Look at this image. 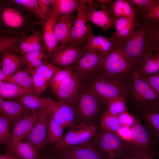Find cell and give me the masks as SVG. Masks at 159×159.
Wrapping results in <instances>:
<instances>
[{"mask_svg":"<svg viewBox=\"0 0 159 159\" xmlns=\"http://www.w3.org/2000/svg\"><path fill=\"white\" fill-rule=\"evenodd\" d=\"M2 18L4 23L12 28L21 27L24 22L22 15L18 11L12 8H7L3 11Z\"/></svg>","mask_w":159,"mask_h":159,"instance_id":"34","label":"cell"},{"mask_svg":"<svg viewBox=\"0 0 159 159\" xmlns=\"http://www.w3.org/2000/svg\"><path fill=\"white\" fill-rule=\"evenodd\" d=\"M38 115L39 111L13 123L11 130V141L9 147L26 138L37 121Z\"/></svg>","mask_w":159,"mask_h":159,"instance_id":"16","label":"cell"},{"mask_svg":"<svg viewBox=\"0 0 159 159\" xmlns=\"http://www.w3.org/2000/svg\"><path fill=\"white\" fill-rule=\"evenodd\" d=\"M116 134L124 143L129 146V149H130L132 140L131 127L121 126Z\"/></svg>","mask_w":159,"mask_h":159,"instance_id":"47","label":"cell"},{"mask_svg":"<svg viewBox=\"0 0 159 159\" xmlns=\"http://www.w3.org/2000/svg\"><path fill=\"white\" fill-rule=\"evenodd\" d=\"M49 115L63 127L64 130L71 128L81 122L76 106L52 100L49 106Z\"/></svg>","mask_w":159,"mask_h":159,"instance_id":"7","label":"cell"},{"mask_svg":"<svg viewBox=\"0 0 159 159\" xmlns=\"http://www.w3.org/2000/svg\"><path fill=\"white\" fill-rule=\"evenodd\" d=\"M82 84L108 103L110 100L131 95L130 76H115L98 70L80 80Z\"/></svg>","mask_w":159,"mask_h":159,"instance_id":"1","label":"cell"},{"mask_svg":"<svg viewBox=\"0 0 159 159\" xmlns=\"http://www.w3.org/2000/svg\"><path fill=\"white\" fill-rule=\"evenodd\" d=\"M76 18L73 14L62 15L56 18L54 31L59 44H64L67 42L72 24Z\"/></svg>","mask_w":159,"mask_h":159,"instance_id":"20","label":"cell"},{"mask_svg":"<svg viewBox=\"0 0 159 159\" xmlns=\"http://www.w3.org/2000/svg\"><path fill=\"white\" fill-rule=\"evenodd\" d=\"M118 43L111 38L91 34L84 44V49L96 52L105 57Z\"/></svg>","mask_w":159,"mask_h":159,"instance_id":"18","label":"cell"},{"mask_svg":"<svg viewBox=\"0 0 159 159\" xmlns=\"http://www.w3.org/2000/svg\"><path fill=\"white\" fill-rule=\"evenodd\" d=\"M0 159H21L11 152H7L0 154Z\"/></svg>","mask_w":159,"mask_h":159,"instance_id":"53","label":"cell"},{"mask_svg":"<svg viewBox=\"0 0 159 159\" xmlns=\"http://www.w3.org/2000/svg\"><path fill=\"white\" fill-rule=\"evenodd\" d=\"M96 1L100 5L102 4H107L110 5L113 0H97Z\"/></svg>","mask_w":159,"mask_h":159,"instance_id":"55","label":"cell"},{"mask_svg":"<svg viewBox=\"0 0 159 159\" xmlns=\"http://www.w3.org/2000/svg\"><path fill=\"white\" fill-rule=\"evenodd\" d=\"M16 43L15 38L2 36L0 38V52L11 51Z\"/></svg>","mask_w":159,"mask_h":159,"instance_id":"48","label":"cell"},{"mask_svg":"<svg viewBox=\"0 0 159 159\" xmlns=\"http://www.w3.org/2000/svg\"><path fill=\"white\" fill-rule=\"evenodd\" d=\"M112 19L116 31L111 38L118 43L127 38L136 27V18L122 17Z\"/></svg>","mask_w":159,"mask_h":159,"instance_id":"21","label":"cell"},{"mask_svg":"<svg viewBox=\"0 0 159 159\" xmlns=\"http://www.w3.org/2000/svg\"><path fill=\"white\" fill-rule=\"evenodd\" d=\"M31 75L34 89L39 93L42 94L48 87L49 83L43 78L37 74L33 69H27Z\"/></svg>","mask_w":159,"mask_h":159,"instance_id":"43","label":"cell"},{"mask_svg":"<svg viewBox=\"0 0 159 159\" xmlns=\"http://www.w3.org/2000/svg\"><path fill=\"white\" fill-rule=\"evenodd\" d=\"M36 93H29L18 98V102L29 110L37 112L48 107L52 100L40 97Z\"/></svg>","mask_w":159,"mask_h":159,"instance_id":"24","label":"cell"},{"mask_svg":"<svg viewBox=\"0 0 159 159\" xmlns=\"http://www.w3.org/2000/svg\"><path fill=\"white\" fill-rule=\"evenodd\" d=\"M21 59L23 63L26 64L29 62L37 59L46 57L45 52L42 49L22 55Z\"/></svg>","mask_w":159,"mask_h":159,"instance_id":"50","label":"cell"},{"mask_svg":"<svg viewBox=\"0 0 159 159\" xmlns=\"http://www.w3.org/2000/svg\"><path fill=\"white\" fill-rule=\"evenodd\" d=\"M118 118L121 126H125L130 127L133 126L138 121L136 118L129 113L127 111L119 115Z\"/></svg>","mask_w":159,"mask_h":159,"instance_id":"49","label":"cell"},{"mask_svg":"<svg viewBox=\"0 0 159 159\" xmlns=\"http://www.w3.org/2000/svg\"><path fill=\"white\" fill-rule=\"evenodd\" d=\"M10 76L6 74L1 69H0V81L4 82V81L7 80Z\"/></svg>","mask_w":159,"mask_h":159,"instance_id":"54","label":"cell"},{"mask_svg":"<svg viewBox=\"0 0 159 159\" xmlns=\"http://www.w3.org/2000/svg\"><path fill=\"white\" fill-rule=\"evenodd\" d=\"M97 127L80 122L67 132L59 145L54 147L61 148L86 143L94 138L96 134Z\"/></svg>","mask_w":159,"mask_h":159,"instance_id":"11","label":"cell"},{"mask_svg":"<svg viewBox=\"0 0 159 159\" xmlns=\"http://www.w3.org/2000/svg\"><path fill=\"white\" fill-rule=\"evenodd\" d=\"M151 151L130 149L127 150L118 159H154Z\"/></svg>","mask_w":159,"mask_h":159,"instance_id":"41","label":"cell"},{"mask_svg":"<svg viewBox=\"0 0 159 159\" xmlns=\"http://www.w3.org/2000/svg\"><path fill=\"white\" fill-rule=\"evenodd\" d=\"M0 114L10 120L13 123L34 112L27 109L18 101L4 100L0 97Z\"/></svg>","mask_w":159,"mask_h":159,"instance_id":"17","label":"cell"},{"mask_svg":"<svg viewBox=\"0 0 159 159\" xmlns=\"http://www.w3.org/2000/svg\"><path fill=\"white\" fill-rule=\"evenodd\" d=\"M74 67L59 70L52 78L50 82V85L53 92L55 94L64 80L72 74Z\"/></svg>","mask_w":159,"mask_h":159,"instance_id":"40","label":"cell"},{"mask_svg":"<svg viewBox=\"0 0 159 159\" xmlns=\"http://www.w3.org/2000/svg\"><path fill=\"white\" fill-rule=\"evenodd\" d=\"M39 95L35 89H27L9 82L0 81V97L7 99L19 98L29 93Z\"/></svg>","mask_w":159,"mask_h":159,"instance_id":"28","label":"cell"},{"mask_svg":"<svg viewBox=\"0 0 159 159\" xmlns=\"http://www.w3.org/2000/svg\"><path fill=\"white\" fill-rule=\"evenodd\" d=\"M131 128L132 140L130 149L151 151L153 143L148 129L138 121Z\"/></svg>","mask_w":159,"mask_h":159,"instance_id":"19","label":"cell"},{"mask_svg":"<svg viewBox=\"0 0 159 159\" xmlns=\"http://www.w3.org/2000/svg\"><path fill=\"white\" fill-rule=\"evenodd\" d=\"M153 155L154 157L159 156V151L157 152L153 153Z\"/></svg>","mask_w":159,"mask_h":159,"instance_id":"56","label":"cell"},{"mask_svg":"<svg viewBox=\"0 0 159 159\" xmlns=\"http://www.w3.org/2000/svg\"><path fill=\"white\" fill-rule=\"evenodd\" d=\"M81 86V81L72 73L58 88L55 93L57 101L74 105Z\"/></svg>","mask_w":159,"mask_h":159,"instance_id":"15","label":"cell"},{"mask_svg":"<svg viewBox=\"0 0 159 159\" xmlns=\"http://www.w3.org/2000/svg\"><path fill=\"white\" fill-rule=\"evenodd\" d=\"M46 57L39 58L32 60L26 64V69H34L47 63Z\"/></svg>","mask_w":159,"mask_h":159,"instance_id":"52","label":"cell"},{"mask_svg":"<svg viewBox=\"0 0 159 159\" xmlns=\"http://www.w3.org/2000/svg\"><path fill=\"white\" fill-rule=\"evenodd\" d=\"M81 2V0H52L51 14L57 18L73 14L77 11Z\"/></svg>","mask_w":159,"mask_h":159,"instance_id":"27","label":"cell"},{"mask_svg":"<svg viewBox=\"0 0 159 159\" xmlns=\"http://www.w3.org/2000/svg\"><path fill=\"white\" fill-rule=\"evenodd\" d=\"M131 95L134 99L147 107L159 100V96L150 84L137 72L130 77Z\"/></svg>","mask_w":159,"mask_h":159,"instance_id":"9","label":"cell"},{"mask_svg":"<svg viewBox=\"0 0 159 159\" xmlns=\"http://www.w3.org/2000/svg\"><path fill=\"white\" fill-rule=\"evenodd\" d=\"M49 121L48 107L39 111L37 121L28 135L24 140L30 143L38 152L47 143Z\"/></svg>","mask_w":159,"mask_h":159,"instance_id":"12","label":"cell"},{"mask_svg":"<svg viewBox=\"0 0 159 159\" xmlns=\"http://www.w3.org/2000/svg\"><path fill=\"white\" fill-rule=\"evenodd\" d=\"M7 81L26 89L35 90L34 87L32 76L25 69H20L16 71L9 76Z\"/></svg>","mask_w":159,"mask_h":159,"instance_id":"33","label":"cell"},{"mask_svg":"<svg viewBox=\"0 0 159 159\" xmlns=\"http://www.w3.org/2000/svg\"><path fill=\"white\" fill-rule=\"evenodd\" d=\"M98 127L91 140L107 159H118L129 149V146L116 133Z\"/></svg>","mask_w":159,"mask_h":159,"instance_id":"5","label":"cell"},{"mask_svg":"<svg viewBox=\"0 0 159 159\" xmlns=\"http://www.w3.org/2000/svg\"><path fill=\"white\" fill-rule=\"evenodd\" d=\"M64 130L62 127L49 115L47 143L54 146L59 145L64 137Z\"/></svg>","mask_w":159,"mask_h":159,"instance_id":"32","label":"cell"},{"mask_svg":"<svg viewBox=\"0 0 159 159\" xmlns=\"http://www.w3.org/2000/svg\"><path fill=\"white\" fill-rule=\"evenodd\" d=\"M57 159H107L93 142L63 148L53 147Z\"/></svg>","mask_w":159,"mask_h":159,"instance_id":"6","label":"cell"},{"mask_svg":"<svg viewBox=\"0 0 159 159\" xmlns=\"http://www.w3.org/2000/svg\"><path fill=\"white\" fill-rule=\"evenodd\" d=\"M50 159L49 158H42V159Z\"/></svg>","mask_w":159,"mask_h":159,"instance_id":"57","label":"cell"},{"mask_svg":"<svg viewBox=\"0 0 159 159\" xmlns=\"http://www.w3.org/2000/svg\"><path fill=\"white\" fill-rule=\"evenodd\" d=\"M13 122L4 116L0 115V143L1 145H10L12 139L11 127Z\"/></svg>","mask_w":159,"mask_h":159,"instance_id":"37","label":"cell"},{"mask_svg":"<svg viewBox=\"0 0 159 159\" xmlns=\"http://www.w3.org/2000/svg\"><path fill=\"white\" fill-rule=\"evenodd\" d=\"M138 67L126 56L118 43L104 57L98 70L112 76H129Z\"/></svg>","mask_w":159,"mask_h":159,"instance_id":"4","label":"cell"},{"mask_svg":"<svg viewBox=\"0 0 159 159\" xmlns=\"http://www.w3.org/2000/svg\"><path fill=\"white\" fill-rule=\"evenodd\" d=\"M106 103L108 104L81 83L74 104L80 114L81 122L98 127L100 116Z\"/></svg>","mask_w":159,"mask_h":159,"instance_id":"2","label":"cell"},{"mask_svg":"<svg viewBox=\"0 0 159 159\" xmlns=\"http://www.w3.org/2000/svg\"><path fill=\"white\" fill-rule=\"evenodd\" d=\"M147 22L148 26V51L152 53L159 52V23Z\"/></svg>","mask_w":159,"mask_h":159,"instance_id":"35","label":"cell"},{"mask_svg":"<svg viewBox=\"0 0 159 159\" xmlns=\"http://www.w3.org/2000/svg\"><path fill=\"white\" fill-rule=\"evenodd\" d=\"M127 99L126 97L120 96L110 100L108 102V107L106 111L117 116L127 111Z\"/></svg>","mask_w":159,"mask_h":159,"instance_id":"38","label":"cell"},{"mask_svg":"<svg viewBox=\"0 0 159 159\" xmlns=\"http://www.w3.org/2000/svg\"><path fill=\"white\" fill-rule=\"evenodd\" d=\"M56 18L54 16L51 14L43 25V39L49 57L59 45L54 31Z\"/></svg>","mask_w":159,"mask_h":159,"instance_id":"23","label":"cell"},{"mask_svg":"<svg viewBox=\"0 0 159 159\" xmlns=\"http://www.w3.org/2000/svg\"><path fill=\"white\" fill-rule=\"evenodd\" d=\"M42 35L41 32H34L25 37L19 44V49L22 55L42 49Z\"/></svg>","mask_w":159,"mask_h":159,"instance_id":"30","label":"cell"},{"mask_svg":"<svg viewBox=\"0 0 159 159\" xmlns=\"http://www.w3.org/2000/svg\"><path fill=\"white\" fill-rule=\"evenodd\" d=\"M1 54V69L6 74L10 76L20 70L23 63L21 58L11 51L3 52Z\"/></svg>","mask_w":159,"mask_h":159,"instance_id":"26","label":"cell"},{"mask_svg":"<svg viewBox=\"0 0 159 159\" xmlns=\"http://www.w3.org/2000/svg\"><path fill=\"white\" fill-rule=\"evenodd\" d=\"M142 77L150 84L159 96V73Z\"/></svg>","mask_w":159,"mask_h":159,"instance_id":"51","label":"cell"},{"mask_svg":"<svg viewBox=\"0 0 159 159\" xmlns=\"http://www.w3.org/2000/svg\"><path fill=\"white\" fill-rule=\"evenodd\" d=\"M136 71L142 76L159 73V52H148L139 64Z\"/></svg>","mask_w":159,"mask_h":159,"instance_id":"25","label":"cell"},{"mask_svg":"<svg viewBox=\"0 0 159 159\" xmlns=\"http://www.w3.org/2000/svg\"><path fill=\"white\" fill-rule=\"evenodd\" d=\"M141 14L144 21L159 23V0L150 9Z\"/></svg>","mask_w":159,"mask_h":159,"instance_id":"46","label":"cell"},{"mask_svg":"<svg viewBox=\"0 0 159 159\" xmlns=\"http://www.w3.org/2000/svg\"><path fill=\"white\" fill-rule=\"evenodd\" d=\"M148 23L143 20L127 38L118 43L126 56L138 66L148 52Z\"/></svg>","mask_w":159,"mask_h":159,"instance_id":"3","label":"cell"},{"mask_svg":"<svg viewBox=\"0 0 159 159\" xmlns=\"http://www.w3.org/2000/svg\"><path fill=\"white\" fill-rule=\"evenodd\" d=\"M99 127L107 131L116 133L120 127L118 116L112 114L106 111L102 115Z\"/></svg>","mask_w":159,"mask_h":159,"instance_id":"36","label":"cell"},{"mask_svg":"<svg viewBox=\"0 0 159 159\" xmlns=\"http://www.w3.org/2000/svg\"><path fill=\"white\" fill-rule=\"evenodd\" d=\"M84 50L83 54L74 66L72 72L80 80L98 70L105 57L96 52Z\"/></svg>","mask_w":159,"mask_h":159,"instance_id":"13","label":"cell"},{"mask_svg":"<svg viewBox=\"0 0 159 159\" xmlns=\"http://www.w3.org/2000/svg\"><path fill=\"white\" fill-rule=\"evenodd\" d=\"M135 12L142 13L150 9L157 2L158 0H127Z\"/></svg>","mask_w":159,"mask_h":159,"instance_id":"42","label":"cell"},{"mask_svg":"<svg viewBox=\"0 0 159 159\" xmlns=\"http://www.w3.org/2000/svg\"><path fill=\"white\" fill-rule=\"evenodd\" d=\"M143 115L148 130L159 140V100L148 107Z\"/></svg>","mask_w":159,"mask_h":159,"instance_id":"22","label":"cell"},{"mask_svg":"<svg viewBox=\"0 0 159 159\" xmlns=\"http://www.w3.org/2000/svg\"><path fill=\"white\" fill-rule=\"evenodd\" d=\"M16 4L27 9L40 18V11L37 0H14Z\"/></svg>","mask_w":159,"mask_h":159,"instance_id":"45","label":"cell"},{"mask_svg":"<svg viewBox=\"0 0 159 159\" xmlns=\"http://www.w3.org/2000/svg\"><path fill=\"white\" fill-rule=\"evenodd\" d=\"M110 7L112 18L122 17L136 18V14L127 0L113 1Z\"/></svg>","mask_w":159,"mask_h":159,"instance_id":"31","label":"cell"},{"mask_svg":"<svg viewBox=\"0 0 159 159\" xmlns=\"http://www.w3.org/2000/svg\"><path fill=\"white\" fill-rule=\"evenodd\" d=\"M9 151L21 159H38V151L30 143L24 140L9 147Z\"/></svg>","mask_w":159,"mask_h":159,"instance_id":"29","label":"cell"},{"mask_svg":"<svg viewBox=\"0 0 159 159\" xmlns=\"http://www.w3.org/2000/svg\"><path fill=\"white\" fill-rule=\"evenodd\" d=\"M87 4V0H81L77 17L72 24L66 43L83 46L88 37L93 34L92 28L85 16Z\"/></svg>","mask_w":159,"mask_h":159,"instance_id":"8","label":"cell"},{"mask_svg":"<svg viewBox=\"0 0 159 159\" xmlns=\"http://www.w3.org/2000/svg\"><path fill=\"white\" fill-rule=\"evenodd\" d=\"M84 51L83 46L68 43L59 44L50 56L52 63L62 69L74 67Z\"/></svg>","mask_w":159,"mask_h":159,"instance_id":"10","label":"cell"},{"mask_svg":"<svg viewBox=\"0 0 159 159\" xmlns=\"http://www.w3.org/2000/svg\"><path fill=\"white\" fill-rule=\"evenodd\" d=\"M101 9L97 10L95 6H85V16L89 22L107 32L115 26L110 5L102 4Z\"/></svg>","mask_w":159,"mask_h":159,"instance_id":"14","label":"cell"},{"mask_svg":"<svg viewBox=\"0 0 159 159\" xmlns=\"http://www.w3.org/2000/svg\"><path fill=\"white\" fill-rule=\"evenodd\" d=\"M40 11V23L43 25L51 12L52 0H38Z\"/></svg>","mask_w":159,"mask_h":159,"instance_id":"44","label":"cell"},{"mask_svg":"<svg viewBox=\"0 0 159 159\" xmlns=\"http://www.w3.org/2000/svg\"><path fill=\"white\" fill-rule=\"evenodd\" d=\"M61 68L52 63H46L34 69H32L43 78L47 82L50 81L56 74Z\"/></svg>","mask_w":159,"mask_h":159,"instance_id":"39","label":"cell"}]
</instances>
